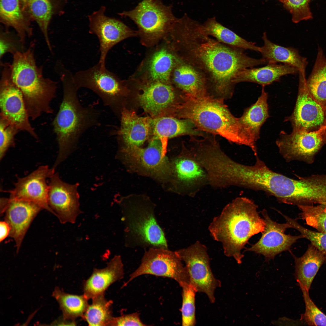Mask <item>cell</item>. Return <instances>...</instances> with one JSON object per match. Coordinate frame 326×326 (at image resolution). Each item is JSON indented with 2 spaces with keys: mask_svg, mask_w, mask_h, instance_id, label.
I'll list each match as a JSON object with an SVG mask.
<instances>
[{
  "mask_svg": "<svg viewBox=\"0 0 326 326\" xmlns=\"http://www.w3.org/2000/svg\"><path fill=\"white\" fill-rule=\"evenodd\" d=\"M172 34L177 56L202 74L208 95L214 98H230L236 85L234 80L239 72L267 64L262 58L250 57L245 50L225 44L209 36L202 24L186 14L176 22Z\"/></svg>",
  "mask_w": 326,
  "mask_h": 326,
  "instance_id": "obj_1",
  "label": "cell"
},
{
  "mask_svg": "<svg viewBox=\"0 0 326 326\" xmlns=\"http://www.w3.org/2000/svg\"><path fill=\"white\" fill-rule=\"evenodd\" d=\"M63 88L62 101L53 123L59 147L55 168L77 148L87 130L100 125L99 111L93 104L84 106L79 99L74 75L65 66L56 70Z\"/></svg>",
  "mask_w": 326,
  "mask_h": 326,
  "instance_id": "obj_2",
  "label": "cell"
},
{
  "mask_svg": "<svg viewBox=\"0 0 326 326\" xmlns=\"http://www.w3.org/2000/svg\"><path fill=\"white\" fill-rule=\"evenodd\" d=\"M258 208L251 199L237 197L225 206L209 227L213 238L222 244L224 254L238 264L242 263L241 251L249 239L264 230L265 222Z\"/></svg>",
  "mask_w": 326,
  "mask_h": 326,
  "instance_id": "obj_3",
  "label": "cell"
},
{
  "mask_svg": "<svg viewBox=\"0 0 326 326\" xmlns=\"http://www.w3.org/2000/svg\"><path fill=\"white\" fill-rule=\"evenodd\" d=\"M224 101L208 95L195 97L184 95L174 116L192 121L200 130L219 135L230 142L243 145L254 151L256 146L240 122Z\"/></svg>",
  "mask_w": 326,
  "mask_h": 326,
  "instance_id": "obj_4",
  "label": "cell"
},
{
  "mask_svg": "<svg viewBox=\"0 0 326 326\" xmlns=\"http://www.w3.org/2000/svg\"><path fill=\"white\" fill-rule=\"evenodd\" d=\"M34 41L23 52L13 56L12 79L20 90L28 116L35 120L43 113L53 112L51 104L56 97L58 83L45 78L43 66H38L34 55Z\"/></svg>",
  "mask_w": 326,
  "mask_h": 326,
  "instance_id": "obj_5",
  "label": "cell"
},
{
  "mask_svg": "<svg viewBox=\"0 0 326 326\" xmlns=\"http://www.w3.org/2000/svg\"><path fill=\"white\" fill-rule=\"evenodd\" d=\"M252 165L240 164L236 177L237 187L262 191L280 203L294 205L296 179L270 169L257 155Z\"/></svg>",
  "mask_w": 326,
  "mask_h": 326,
  "instance_id": "obj_6",
  "label": "cell"
},
{
  "mask_svg": "<svg viewBox=\"0 0 326 326\" xmlns=\"http://www.w3.org/2000/svg\"><path fill=\"white\" fill-rule=\"evenodd\" d=\"M74 79L78 89L85 88L92 91L104 105L120 118L125 106L123 100L126 96V90L123 82L113 73L98 63L91 68L76 72Z\"/></svg>",
  "mask_w": 326,
  "mask_h": 326,
  "instance_id": "obj_7",
  "label": "cell"
},
{
  "mask_svg": "<svg viewBox=\"0 0 326 326\" xmlns=\"http://www.w3.org/2000/svg\"><path fill=\"white\" fill-rule=\"evenodd\" d=\"M167 141L152 137L147 147L120 148L119 157L128 166L135 171L165 180L171 175L172 164L166 156Z\"/></svg>",
  "mask_w": 326,
  "mask_h": 326,
  "instance_id": "obj_8",
  "label": "cell"
},
{
  "mask_svg": "<svg viewBox=\"0 0 326 326\" xmlns=\"http://www.w3.org/2000/svg\"><path fill=\"white\" fill-rule=\"evenodd\" d=\"M118 14L133 21L142 36L152 39L171 31L178 19L173 13L172 5H165L160 0H142L133 9Z\"/></svg>",
  "mask_w": 326,
  "mask_h": 326,
  "instance_id": "obj_9",
  "label": "cell"
},
{
  "mask_svg": "<svg viewBox=\"0 0 326 326\" xmlns=\"http://www.w3.org/2000/svg\"><path fill=\"white\" fill-rule=\"evenodd\" d=\"M2 69L0 80V117L19 131H25L34 139L38 135L30 122L22 94L13 81L11 63L1 62Z\"/></svg>",
  "mask_w": 326,
  "mask_h": 326,
  "instance_id": "obj_10",
  "label": "cell"
},
{
  "mask_svg": "<svg viewBox=\"0 0 326 326\" xmlns=\"http://www.w3.org/2000/svg\"><path fill=\"white\" fill-rule=\"evenodd\" d=\"M182 262L176 251L152 248L145 252L140 265L130 275L125 285L139 276L150 274L172 279L182 288L190 284L187 270Z\"/></svg>",
  "mask_w": 326,
  "mask_h": 326,
  "instance_id": "obj_11",
  "label": "cell"
},
{
  "mask_svg": "<svg viewBox=\"0 0 326 326\" xmlns=\"http://www.w3.org/2000/svg\"><path fill=\"white\" fill-rule=\"evenodd\" d=\"M183 261L189 274L190 284L197 292L205 294L210 302L215 301L216 289L221 286L211 270L207 248L199 241L188 247L175 251Z\"/></svg>",
  "mask_w": 326,
  "mask_h": 326,
  "instance_id": "obj_12",
  "label": "cell"
},
{
  "mask_svg": "<svg viewBox=\"0 0 326 326\" xmlns=\"http://www.w3.org/2000/svg\"><path fill=\"white\" fill-rule=\"evenodd\" d=\"M326 142V124L318 130L281 131L276 141L279 152L286 162L302 161L312 163L315 155Z\"/></svg>",
  "mask_w": 326,
  "mask_h": 326,
  "instance_id": "obj_13",
  "label": "cell"
},
{
  "mask_svg": "<svg viewBox=\"0 0 326 326\" xmlns=\"http://www.w3.org/2000/svg\"><path fill=\"white\" fill-rule=\"evenodd\" d=\"M123 210L128 238L152 248H167L164 232L158 223L152 208L142 205L133 206Z\"/></svg>",
  "mask_w": 326,
  "mask_h": 326,
  "instance_id": "obj_14",
  "label": "cell"
},
{
  "mask_svg": "<svg viewBox=\"0 0 326 326\" xmlns=\"http://www.w3.org/2000/svg\"><path fill=\"white\" fill-rule=\"evenodd\" d=\"M180 153L172 163L173 177L177 191L194 197L209 185L207 173L184 143Z\"/></svg>",
  "mask_w": 326,
  "mask_h": 326,
  "instance_id": "obj_15",
  "label": "cell"
},
{
  "mask_svg": "<svg viewBox=\"0 0 326 326\" xmlns=\"http://www.w3.org/2000/svg\"><path fill=\"white\" fill-rule=\"evenodd\" d=\"M298 92L292 114L284 121L289 122L292 129L316 130L325 125L326 108L312 96L306 84L305 71H299Z\"/></svg>",
  "mask_w": 326,
  "mask_h": 326,
  "instance_id": "obj_16",
  "label": "cell"
},
{
  "mask_svg": "<svg viewBox=\"0 0 326 326\" xmlns=\"http://www.w3.org/2000/svg\"><path fill=\"white\" fill-rule=\"evenodd\" d=\"M106 7L102 6L88 16L89 32L97 37L100 44V56L98 63L105 67V60L109 50L122 40L133 36V31L119 20L105 15Z\"/></svg>",
  "mask_w": 326,
  "mask_h": 326,
  "instance_id": "obj_17",
  "label": "cell"
},
{
  "mask_svg": "<svg viewBox=\"0 0 326 326\" xmlns=\"http://www.w3.org/2000/svg\"><path fill=\"white\" fill-rule=\"evenodd\" d=\"M49 178L48 202L51 213L62 223H74L82 212L78 191V184L65 182L55 172Z\"/></svg>",
  "mask_w": 326,
  "mask_h": 326,
  "instance_id": "obj_18",
  "label": "cell"
},
{
  "mask_svg": "<svg viewBox=\"0 0 326 326\" xmlns=\"http://www.w3.org/2000/svg\"><path fill=\"white\" fill-rule=\"evenodd\" d=\"M261 213L265 222L264 230L259 241L246 248L245 251L262 254L268 261L283 251H290L292 246L298 240L303 238L301 234L294 236L286 234V229L290 228L288 224L286 222L279 223L273 220L266 209H263Z\"/></svg>",
  "mask_w": 326,
  "mask_h": 326,
  "instance_id": "obj_19",
  "label": "cell"
},
{
  "mask_svg": "<svg viewBox=\"0 0 326 326\" xmlns=\"http://www.w3.org/2000/svg\"><path fill=\"white\" fill-rule=\"evenodd\" d=\"M183 96L167 83L152 82L140 88L137 97L145 111L155 118L164 116L171 110L173 114Z\"/></svg>",
  "mask_w": 326,
  "mask_h": 326,
  "instance_id": "obj_20",
  "label": "cell"
},
{
  "mask_svg": "<svg viewBox=\"0 0 326 326\" xmlns=\"http://www.w3.org/2000/svg\"><path fill=\"white\" fill-rule=\"evenodd\" d=\"M43 209L28 201L2 198L0 200V215L11 227L9 237L14 239L18 252L31 222Z\"/></svg>",
  "mask_w": 326,
  "mask_h": 326,
  "instance_id": "obj_21",
  "label": "cell"
},
{
  "mask_svg": "<svg viewBox=\"0 0 326 326\" xmlns=\"http://www.w3.org/2000/svg\"><path fill=\"white\" fill-rule=\"evenodd\" d=\"M55 171L54 169L43 165L27 176L19 178L14 184V188L8 191L9 198L33 202L51 213L48 204L49 187L46 180Z\"/></svg>",
  "mask_w": 326,
  "mask_h": 326,
  "instance_id": "obj_22",
  "label": "cell"
},
{
  "mask_svg": "<svg viewBox=\"0 0 326 326\" xmlns=\"http://www.w3.org/2000/svg\"><path fill=\"white\" fill-rule=\"evenodd\" d=\"M120 118V128L114 133L121 145L120 148L140 147L152 133V117H140L133 110L125 107Z\"/></svg>",
  "mask_w": 326,
  "mask_h": 326,
  "instance_id": "obj_23",
  "label": "cell"
},
{
  "mask_svg": "<svg viewBox=\"0 0 326 326\" xmlns=\"http://www.w3.org/2000/svg\"><path fill=\"white\" fill-rule=\"evenodd\" d=\"M124 275L123 265L121 257L116 255L108 263L106 267L94 269L91 275L84 283V295L89 299L104 294L110 285L123 278Z\"/></svg>",
  "mask_w": 326,
  "mask_h": 326,
  "instance_id": "obj_24",
  "label": "cell"
},
{
  "mask_svg": "<svg viewBox=\"0 0 326 326\" xmlns=\"http://www.w3.org/2000/svg\"><path fill=\"white\" fill-rule=\"evenodd\" d=\"M172 73V80L179 91L195 97L208 95L206 80L193 66L179 57Z\"/></svg>",
  "mask_w": 326,
  "mask_h": 326,
  "instance_id": "obj_25",
  "label": "cell"
},
{
  "mask_svg": "<svg viewBox=\"0 0 326 326\" xmlns=\"http://www.w3.org/2000/svg\"><path fill=\"white\" fill-rule=\"evenodd\" d=\"M299 72L297 69L288 65L268 63L262 67L243 70L238 74L234 82L235 84L241 82H251L265 86L279 81L282 76Z\"/></svg>",
  "mask_w": 326,
  "mask_h": 326,
  "instance_id": "obj_26",
  "label": "cell"
},
{
  "mask_svg": "<svg viewBox=\"0 0 326 326\" xmlns=\"http://www.w3.org/2000/svg\"><path fill=\"white\" fill-rule=\"evenodd\" d=\"M206 133L199 130L188 119L172 117L162 116L152 118V137L161 139L183 136L203 137Z\"/></svg>",
  "mask_w": 326,
  "mask_h": 326,
  "instance_id": "obj_27",
  "label": "cell"
},
{
  "mask_svg": "<svg viewBox=\"0 0 326 326\" xmlns=\"http://www.w3.org/2000/svg\"><path fill=\"white\" fill-rule=\"evenodd\" d=\"M295 262L294 276L298 284L308 290L321 265L326 263L324 254L311 243L304 254L296 257L291 252Z\"/></svg>",
  "mask_w": 326,
  "mask_h": 326,
  "instance_id": "obj_28",
  "label": "cell"
},
{
  "mask_svg": "<svg viewBox=\"0 0 326 326\" xmlns=\"http://www.w3.org/2000/svg\"><path fill=\"white\" fill-rule=\"evenodd\" d=\"M262 39L264 44L260 47V52L262 58L268 63L280 62L293 66L299 72L305 71L308 64L307 59L301 56L296 49L285 47L272 42L268 39L265 32Z\"/></svg>",
  "mask_w": 326,
  "mask_h": 326,
  "instance_id": "obj_29",
  "label": "cell"
},
{
  "mask_svg": "<svg viewBox=\"0 0 326 326\" xmlns=\"http://www.w3.org/2000/svg\"><path fill=\"white\" fill-rule=\"evenodd\" d=\"M262 86L261 94L257 101L244 110L239 118L241 124L251 139L257 144L260 138L261 128L269 117L268 94Z\"/></svg>",
  "mask_w": 326,
  "mask_h": 326,
  "instance_id": "obj_30",
  "label": "cell"
},
{
  "mask_svg": "<svg viewBox=\"0 0 326 326\" xmlns=\"http://www.w3.org/2000/svg\"><path fill=\"white\" fill-rule=\"evenodd\" d=\"M0 18L6 27L15 30L25 45L26 37L32 35L33 29L24 16L21 0H0Z\"/></svg>",
  "mask_w": 326,
  "mask_h": 326,
  "instance_id": "obj_31",
  "label": "cell"
},
{
  "mask_svg": "<svg viewBox=\"0 0 326 326\" xmlns=\"http://www.w3.org/2000/svg\"><path fill=\"white\" fill-rule=\"evenodd\" d=\"M202 25L205 32L219 41L228 45L260 52V47L238 36L219 22L215 17L208 18Z\"/></svg>",
  "mask_w": 326,
  "mask_h": 326,
  "instance_id": "obj_32",
  "label": "cell"
},
{
  "mask_svg": "<svg viewBox=\"0 0 326 326\" xmlns=\"http://www.w3.org/2000/svg\"><path fill=\"white\" fill-rule=\"evenodd\" d=\"M306 84L312 96L326 108V57L320 47Z\"/></svg>",
  "mask_w": 326,
  "mask_h": 326,
  "instance_id": "obj_33",
  "label": "cell"
},
{
  "mask_svg": "<svg viewBox=\"0 0 326 326\" xmlns=\"http://www.w3.org/2000/svg\"><path fill=\"white\" fill-rule=\"evenodd\" d=\"M179 58L165 49L156 52L149 62L148 71L152 82L167 83Z\"/></svg>",
  "mask_w": 326,
  "mask_h": 326,
  "instance_id": "obj_34",
  "label": "cell"
},
{
  "mask_svg": "<svg viewBox=\"0 0 326 326\" xmlns=\"http://www.w3.org/2000/svg\"><path fill=\"white\" fill-rule=\"evenodd\" d=\"M53 295L59 304L64 319L75 321L78 317H82L89 305L88 299L84 294H70L56 288Z\"/></svg>",
  "mask_w": 326,
  "mask_h": 326,
  "instance_id": "obj_35",
  "label": "cell"
},
{
  "mask_svg": "<svg viewBox=\"0 0 326 326\" xmlns=\"http://www.w3.org/2000/svg\"><path fill=\"white\" fill-rule=\"evenodd\" d=\"M82 317L90 326H110L113 318L111 301L107 300L104 294L92 299Z\"/></svg>",
  "mask_w": 326,
  "mask_h": 326,
  "instance_id": "obj_36",
  "label": "cell"
},
{
  "mask_svg": "<svg viewBox=\"0 0 326 326\" xmlns=\"http://www.w3.org/2000/svg\"><path fill=\"white\" fill-rule=\"evenodd\" d=\"M27 8L30 15L37 23L44 37L49 50L52 48L49 37L48 29L53 13L50 0H31L25 9Z\"/></svg>",
  "mask_w": 326,
  "mask_h": 326,
  "instance_id": "obj_37",
  "label": "cell"
},
{
  "mask_svg": "<svg viewBox=\"0 0 326 326\" xmlns=\"http://www.w3.org/2000/svg\"><path fill=\"white\" fill-rule=\"evenodd\" d=\"M297 206L301 210L302 218L308 225L317 231L326 233V204H306Z\"/></svg>",
  "mask_w": 326,
  "mask_h": 326,
  "instance_id": "obj_38",
  "label": "cell"
},
{
  "mask_svg": "<svg viewBox=\"0 0 326 326\" xmlns=\"http://www.w3.org/2000/svg\"><path fill=\"white\" fill-rule=\"evenodd\" d=\"M182 288V325L184 326H194L196 323L195 297L197 292L190 284L185 285Z\"/></svg>",
  "mask_w": 326,
  "mask_h": 326,
  "instance_id": "obj_39",
  "label": "cell"
},
{
  "mask_svg": "<svg viewBox=\"0 0 326 326\" xmlns=\"http://www.w3.org/2000/svg\"><path fill=\"white\" fill-rule=\"evenodd\" d=\"M305 305V311L301 316V321L309 326H326V315L315 305L311 299L309 290L300 287Z\"/></svg>",
  "mask_w": 326,
  "mask_h": 326,
  "instance_id": "obj_40",
  "label": "cell"
},
{
  "mask_svg": "<svg viewBox=\"0 0 326 326\" xmlns=\"http://www.w3.org/2000/svg\"><path fill=\"white\" fill-rule=\"evenodd\" d=\"M286 222L290 228L298 230L303 237L308 240L324 255L326 263V233L309 229L300 224L296 219L288 216L286 218Z\"/></svg>",
  "mask_w": 326,
  "mask_h": 326,
  "instance_id": "obj_41",
  "label": "cell"
},
{
  "mask_svg": "<svg viewBox=\"0 0 326 326\" xmlns=\"http://www.w3.org/2000/svg\"><path fill=\"white\" fill-rule=\"evenodd\" d=\"M312 0H280L285 8L292 15L293 22L297 23L301 21L312 19V14L309 3Z\"/></svg>",
  "mask_w": 326,
  "mask_h": 326,
  "instance_id": "obj_42",
  "label": "cell"
},
{
  "mask_svg": "<svg viewBox=\"0 0 326 326\" xmlns=\"http://www.w3.org/2000/svg\"><path fill=\"white\" fill-rule=\"evenodd\" d=\"M25 51V45L23 44L17 34L2 30L0 34V59L5 54L10 53L12 56L18 52Z\"/></svg>",
  "mask_w": 326,
  "mask_h": 326,
  "instance_id": "obj_43",
  "label": "cell"
},
{
  "mask_svg": "<svg viewBox=\"0 0 326 326\" xmlns=\"http://www.w3.org/2000/svg\"><path fill=\"white\" fill-rule=\"evenodd\" d=\"M19 131L5 119L0 117V159L8 149L15 145V137Z\"/></svg>",
  "mask_w": 326,
  "mask_h": 326,
  "instance_id": "obj_44",
  "label": "cell"
},
{
  "mask_svg": "<svg viewBox=\"0 0 326 326\" xmlns=\"http://www.w3.org/2000/svg\"><path fill=\"white\" fill-rule=\"evenodd\" d=\"M141 320L138 312L113 317L110 326H146Z\"/></svg>",
  "mask_w": 326,
  "mask_h": 326,
  "instance_id": "obj_45",
  "label": "cell"
},
{
  "mask_svg": "<svg viewBox=\"0 0 326 326\" xmlns=\"http://www.w3.org/2000/svg\"><path fill=\"white\" fill-rule=\"evenodd\" d=\"M0 242H2L8 236H9L11 227L8 223L5 220L0 222Z\"/></svg>",
  "mask_w": 326,
  "mask_h": 326,
  "instance_id": "obj_46",
  "label": "cell"
},
{
  "mask_svg": "<svg viewBox=\"0 0 326 326\" xmlns=\"http://www.w3.org/2000/svg\"><path fill=\"white\" fill-rule=\"evenodd\" d=\"M30 0H21L22 8L24 11L27 5Z\"/></svg>",
  "mask_w": 326,
  "mask_h": 326,
  "instance_id": "obj_47",
  "label": "cell"
},
{
  "mask_svg": "<svg viewBox=\"0 0 326 326\" xmlns=\"http://www.w3.org/2000/svg\"><path fill=\"white\" fill-rule=\"evenodd\" d=\"M325 124H326V108L325 110Z\"/></svg>",
  "mask_w": 326,
  "mask_h": 326,
  "instance_id": "obj_48",
  "label": "cell"
},
{
  "mask_svg": "<svg viewBox=\"0 0 326 326\" xmlns=\"http://www.w3.org/2000/svg\"><path fill=\"white\" fill-rule=\"evenodd\" d=\"M279 0V1H280V0Z\"/></svg>",
  "mask_w": 326,
  "mask_h": 326,
  "instance_id": "obj_49",
  "label": "cell"
}]
</instances>
